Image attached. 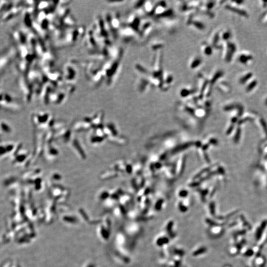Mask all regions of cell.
Instances as JSON below:
<instances>
[{"instance_id":"cell-1","label":"cell","mask_w":267,"mask_h":267,"mask_svg":"<svg viewBox=\"0 0 267 267\" xmlns=\"http://www.w3.org/2000/svg\"><path fill=\"white\" fill-rule=\"evenodd\" d=\"M201 47H202L201 50L203 51V52L204 53V54H206V55H209V54L211 52V49L207 45L205 44L204 43H203Z\"/></svg>"}]
</instances>
